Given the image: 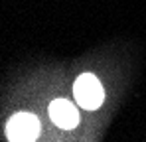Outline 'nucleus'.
<instances>
[{
	"mask_svg": "<svg viewBox=\"0 0 146 142\" xmlns=\"http://www.w3.org/2000/svg\"><path fill=\"white\" fill-rule=\"evenodd\" d=\"M49 117L55 122V126L65 128V130L75 128L79 122V113H77L75 105L65 101V99H57L49 105Z\"/></svg>",
	"mask_w": 146,
	"mask_h": 142,
	"instance_id": "3",
	"label": "nucleus"
},
{
	"mask_svg": "<svg viewBox=\"0 0 146 142\" xmlns=\"http://www.w3.org/2000/svg\"><path fill=\"white\" fill-rule=\"evenodd\" d=\"M73 95H75L77 105L87 111L99 109L105 101V89H103L101 81L91 73H83L77 77V81L73 85Z\"/></svg>",
	"mask_w": 146,
	"mask_h": 142,
	"instance_id": "1",
	"label": "nucleus"
},
{
	"mask_svg": "<svg viewBox=\"0 0 146 142\" xmlns=\"http://www.w3.org/2000/svg\"><path fill=\"white\" fill-rule=\"evenodd\" d=\"M6 134L10 140H34L40 134V122L32 113H16L14 117L8 120Z\"/></svg>",
	"mask_w": 146,
	"mask_h": 142,
	"instance_id": "2",
	"label": "nucleus"
}]
</instances>
